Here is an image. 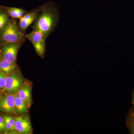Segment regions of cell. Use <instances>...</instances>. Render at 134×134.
<instances>
[{
  "label": "cell",
  "instance_id": "6da1fadb",
  "mask_svg": "<svg viewBox=\"0 0 134 134\" xmlns=\"http://www.w3.org/2000/svg\"><path fill=\"white\" fill-rule=\"evenodd\" d=\"M41 12L34 21L32 31L41 32L47 38L59 22L58 7L53 2H48L42 5Z\"/></svg>",
  "mask_w": 134,
  "mask_h": 134
},
{
  "label": "cell",
  "instance_id": "7a4b0ae2",
  "mask_svg": "<svg viewBox=\"0 0 134 134\" xmlns=\"http://www.w3.org/2000/svg\"><path fill=\"white\" fill-rule=\"evenodd\" d=\"M25 35L14 20H10L5 28L0 31V44L9 43H23Z\"/></svg>",
  "mask_w": 134,
  "mask_h": 134
},
{
  "label": "cell",
  "instance_id": "3957f363",
  "mask_svg": "<svg viewBox=\"0 0 134 134\" xmlns=\"http://www.w3.org/2000/svg\"><path fill=\"white\" fill-rule=\"evenodd\" d=\"M25 83L24 78L21 73L15 71L7 76L3 91L7 93L16 94Z\"/></svg>",
  "mask_w": 134,
  "mask_h": 134
},
{
  "label": "cell",
  "instance_id": "277c9868",
  "mask_svg": "<svg viewBox=\"0 0 134 134\" xmlns=\"http://www.w3.org/2000/svg\"><path fill=\"white\" fill-rule=\"evenodd\" d=\"M23 43H9L1 45L0 58L16 65L17 55Z\"/></svg>",
  "mask_w": 134,
  "mask_h": 134
},
{
  "label": "cell",
  "instance_id": "5b68a950",
  "mask_svg": "<svg viewBox=\"0 0 134 134\" xmlns=\"http://www.w3.org/2000/svg\"><path fill=\"white\" fill-rule=\"evenodd\" d=\"M25 38L30 40L33 45L37 53L43 58L46 52V38L41 32L32 31L25 35Z\"/></svg>",
  "mask_w": 134,
  "mask_h": 134
},
{
  "label": "cell",
  "instance_id": "8992f818",
  "mask_svg": "<svg viewBox=\"0 0 134 134\" xmlns=\"http://www.w3.org/2000/svg\"><path fill=\"white\" fill-rule=\"evenodd\" d=\"M16 131L20 134H30L32 132L30 121L29 116L22 115L15 117Z\"/></svg>",
  "mask_w": 134,
  "mask_h": 134
},
{
  "label": "cell",
  "instance_id": "52a82bcc",
  "mask_svg": "<svg viewBox=\"0 0 134 134\" xmlns=\"http://www.w3.org/2000/svg\"><path fill=\"white\" fill-rule=\"evenodd\" d=\"M15 96L11 93L0 98V109L6 113L12 114L15 112Z\"/></svg>",
  "mask_w": 134,
  "mask_h": 134
},
{
  "label": "cell",
  "instance_id": "ba28073f",
  "mask_svg": "<svg viewBox=\"0 0 134 134\" xmlns=\"http://www.w3.org/2000/svg\"><path fill=\"white\" fill-rule=\"evenodd\" d=\"M42 9V6L26 13V14L19 19V26L21 31L24 33L26 29L36 20L39 12Z\"/></svg>",
  "mask_w": 134,
  "mask_h": 134
},
{
  "label": "cell",
  "instance_id": "9c48e42d",
  "mask_svg": "<svg viewBox=\"0 0 134 134\" xmlns=\"http://www.w3.org/2000/svg\"><path fill=\"white\" fill-rule=\"evenodd\" d=\"M30 108L32 104L31 87L30 84L25 83L16 93Z\"/></svg>",
  "mask_w": 134,
  "mask_h": 134
},
{
  "label": "cell",
  "instance_id": "30bf717a",
  "mask_svg": "<svg viewBox=\"0 0 134 134\" xmlns=\"http://www.w3.org/2000/svg\"><path fill=\"white\" fill-rule=\"evenodd\" d=\"M17 67L16 64H13L0 58V70L6 74H9L14 72Z\"/></svg>",
  "mask_w": 134,
  "mask_h": 134
},
{
  "label": "cell",
  "instance_id": "8fae6325",
  "mask_svg": "<svg viewBox=\"0 0 134 134\" xmlns=\"http://www.w3.org/2000/svg\"><path fill=\"white\" fill-rule=\"evenodd\" d=\"M15 96V112L17 114H23L28 111L29 108L25 102L17 94Z\"/></svg>",
  "mask_w": 134,
  "mask_h": 134
},
{
  "label": "cell",
  "instance_id": "7c38bea8",
  "mask_svg": "<svg viewBox=\"0 0 134 134\" xmlns=\"http://www.w3.org/2000/svg\"><path fill=\"white\" fill-rule=\"evenodd\" d=\"M9 15L13 18L20 19L28 13L24 9L19 8H5Z\"/></svg>",
  "mask_w": 134,
  "mask_h": 134
},
{
  "label": "cell",
  "instance_id": "4fadbf2b",
  "mask_svg": "<svg viewBox=\"0 0 134 134\" xmlns=\"http://www.w3.org/2000/svg\"><path fill=\"white\" fill-rule=\"evenodd\" d=\"M126 122L129 133L134 134V107L133 106L130 108Z\"/></svg>",
  "mask_w": 134,
  "mask_h": 134
},
{
  "label": "cell",
  "instance_id": "5bb4252c",
  "mask_svg": "<svg viewBox=\"0 0 134 134\" xmlns=\"http://www.w3.org/2000/svg\"><path fill=\"white\" fill-rule=\"evenodd\" d=\"M9 15L5 8L4 9H0V31L5 28L10 21Z\"/></svg>",
  "mask_w": 134,
  "mask_h": 134
},
{
  "label": "cell",
  "instance_id": "9a60e30c",
  "mask_svg": "<svg viewBox=\"0 0 134 134\" xmlns=\"http://www.w3.org/2000/svg\"><path fill=\"white\" fill-rule=\"evenodd\" d=\"M7 77L6 74L0 70V91L3 90L5 88Z\"/></svg>",
  "mask_w": 134,
  "mask_h": 134
},
{
  "label": "cell",
  "instance_id": "2e32d148",
  "mask_svg": "<svg viewBox=\"0 0 134 134\" xmlns=\"http://www.w3.org/2000/svg\"><path fill=\"white\" fill-rule=\"evenodd\" d=\"M3 118H4L5 121H7L12 126L14 131H16L15 128V118H13L11 116H9V115H4L3 116Z\"/></svg>",
  "mask_w": 134,
  "mask_h": 134
},
{
  "label": "cell",
  "instance_id": "e0dca14e",
  "mask_svg": "<svg viewBox=\"0 0 134 134\" xmlns=\"http://www.w3.org/2000/svg\"><path fill=\"white\" fill-rule=\"evenodd\" d=\"M7 130L3 117L0 115V132H5Z\"/></svg>",
  "mask_w": 134,
  "mask_h": 134
},
{
  "label": "cell",
  "instance_id": "ac0fdd59",
  "mask_svg": "<svg viewBox=\"0 0 134 134\" xmlns=\"http://www.w3.org/2000/svg\"><path fill=\"white\" fill-rule=\"evenodd\" d=\"M132 104H133V107H134V90L133 92H132Z\"/></svg>",
  "mask_w": 134,
  "mask_h": 134
},
{
  "label": "cell",
  "instance_id": "d6986e66",
  "mask_svg": "<svg viewBox=\"0 0 134 134\" xmlns=\"http://www.w3.org/2000/svg\"><path fill=\"white\" fill-rule=\"evenodd\" d=\"M100 1H104V0H100Z\"/></svg>",
  "mask_w": 134,
  "mask_h": 134
},
{
  "label": "cell",
  "instance_id": "ffe728a7",
  "mask_svg": "<svg viewBox=\"0 0 134 134\" xmlns=\"http://www.w3.org/2000/svg\"><path fill=\"white\" fill-rule=\"evenodd\" d=\"M0 98H1V97H0Z\"/></svg>",
  "mask_w": 134,
  "mask_h": 134
}]
</instances>
